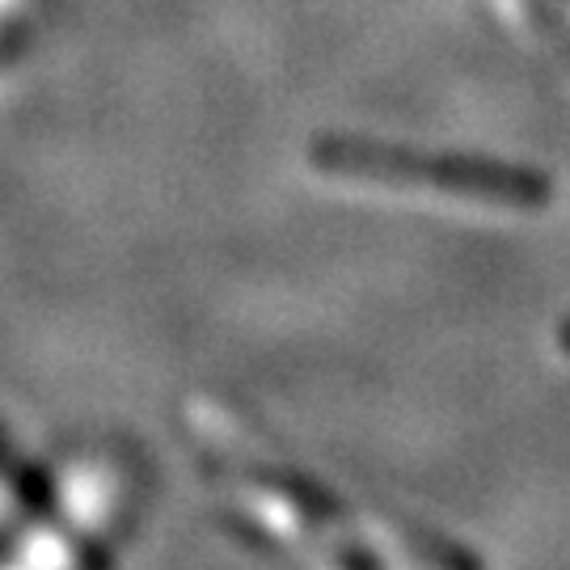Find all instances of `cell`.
<instances>
[{"label": "cell", "instance_id": "obj_1", "mask_svg": "<svg viewBox=\"0 0 570 570\" xmlns=\"http://www.w3.org/2000/svg\"><path fill=\"white\" fill-rule=\"evenodd\" d=\"M317 161L326 169H338V174H364V178H423V183L469 190V195L499 199V204H541V190H546L537 178L515 174V169L452 161V157H419V153H397V148H381V144H322Z\"/></svg>", "mask_w": 570, "mask_h": 570}]
</instances>
